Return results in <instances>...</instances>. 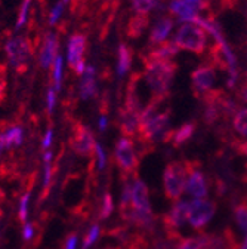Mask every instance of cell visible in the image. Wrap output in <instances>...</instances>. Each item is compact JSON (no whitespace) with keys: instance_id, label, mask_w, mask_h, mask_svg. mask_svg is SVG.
Here are the masks:
<instances>
[{"instance_id":"obj_1","label":"cell","mask_w":247,"mask_h":249,"mask_svg":"<svg viewBox=\"0 0 247 249\" xmlns=\"http://www.w3.org/2000/svg\"><path fill=\"white\" fill-rule=\"evenodd\" d=\"M176 69L170 59H145V80L152 90V97L167 95Z\"/></svg>"},{"instance_id":"obj_2","label":"cell","mask_w":247,"mask_h":249,"mask_svg":"<svg viewBox=\"0 0 247 249\" xmlns=\"http://www.w3.org/2000/svg\"><path fill=\"white\" fill-rule=\"evenodd\" d=\"M132 205H133V215L131 224L144 229L147 231L154 230V212L149 203V193L148 187L144 181L135 177L132 184Z\"/></svg>"},{"instance_id":"obj_3","label":"cell","mask_w":247,"mask_h":249,"mask_svg":"<svg viewBox=\"0 0 247 249\" xmlns=\"http://www.w3.org/2000/svg\"><path fill=\"white\" fill-rule=\"evenodd\" d=\"M188 178V168L187 160H175L167 163L163 172V187H165V196L176 202L183 195L185 187H187Z\"/></svg>"},{"instance_id":"obj_4","label":"cell","mask_w":247,"mask_h":249,"mask_svg":"<svg viewBox=\"0 0 247 249\" xmlns=\"http://www.w3.org/2000/svg\"><path fill=\"white\" fill-rule=\"evenodd\" d=\"M114 158L117 162V166L121 171L123 178H128L131 175L136 177L138 168H139V158L135 150V144L131 138L121 137L114 148Z\"/></svg>"},{"instance_id":"obj_5","label":"cell","mask_w":247,"mask_h":249,"mask_svg":"<svg viewBox=\"0 0 247 249\" xmlns=\"http://www.w3.org/2000/svg\"><path fill=\"white\" fill-rule=\"evenodd\" d=\"M173 42L179 49L191 51L194 53H201L206 48L207 36L201 27H198L194 22H187L181 25Z\"/></svg>"},{"instance_id":"obj_6","label":"cell","mask_w":247,"mask_h":249,"mask_svg":"<svg viewBox=\"0 0 247 249\" xmlns=\"http://www.w3.org/2000/svg\"><path fill=\"white\" fill-rule=\"evenodd\" d=\"M8 59L16 73H25L30 58L33 55V45L27 37H14L5 46Z\"/></svg>"},{"instance_id":"obj_7","label":"cell","mask_w":247,"mask_h":249,"mask_svg":"<svg viewBox=\"0 0 247 249\" xmlns=\"http://www.w3.org/2000/svg\"><path fill=\"white\" fill-rule=\"evenodd\" d=\"M188 211L190 203L187 200H176L170 211L163 216V226L166 234L172 239H181L178 230L183 227L185 223H188Z\"/></svg>"},{"instance_id":"obj_8","label":"cell","mask_w":247,"mask_h":249,"mask_svg":"<svg viewBox=\"0 0 247 249\" xmlns=\"http://www.w3.org/2000/svg\"><path fill=\"white\" fill-rule=\"evenodd\" d=\"M216 212V203L207 199H194L190 203L188 221L194 230L201 231Z\"/></svg>"},{"instance_id":"obj_9","label":"cell","mask_w":247,"mask_h":249,"mask_svg":"<svg viewBox=\"0 0 247 249\" xmlns=\"http://www.w3.org/2000/svg\"><path fill=\"white\" fill-rule=\"evenodd\" d=\"M70 145L76 154L80 156H90L95 151V138L90 129L83 124L82 122H74L73 129H71V137H70Z\"/></svg>"},{"instance_id":"obj_10","label":"cell","mask_w":247,"mask_h":249,"mask_svg":"<svg viewBox=\"0 0 247 249\" xmlns=\"http://www.w3.org/2000/svg\"><path fill=\"white\" fill-rule=\"evenodd\" d=\"M187 168H188V178H187L185 192L191 195L194 199H207V193H209L207 178L201 171L200 163L197 160H187Z\"/></svg>"},{"instance_id":"obj_11","label":"cell","mask_w":247,"mask_h":249,"mask_svg":"<svg viewBox=\"0 0 247 249\" xmlns=\"http://www.w3.org/2000/svg\"><path fill=\"white\" fill-rule=\"evenodd\" d=\"M86 51V36L82 33H76L71 36L68 42V64L76 74H83L86 70L84 55Z\"/></svg>"},{"instance_id":"obj_12","label":"cell","mask_w":247,"mask_h":249,"mask_svg":"<svg viewBox=\"0 0 247 249\" xmlns=\"http://www.w3.org/2000/svg\"><path fill=\"white\" fill-rule=\"evenodd\" d=\"M216 79V71L212 66H200L197 67L193 74H191V82H193V89L196 95H204L210 90Z\"/></svg>"},{"instance_id":"obj_13","label":"cell","mask_w":247,"mask_h":249,"mask_svg":"<svg viewBox=\"0 0 247 249\" xmlns=\"http://www.w3.org/2000/svg\"><path fill=\"white\" fill-rule=\"evenodd\" d=\"M206 6L204 0H173L170 3V11L181 21L190 22L194 17H197V12Z\"/></svg>"},{"instance_id":"obj_14","label":"cell","mask_w":247,"mask_h":249,"mask_svg":"<svg viewBox=\"0 0 247 249\" xmlns=\"http://www.w3.org/2000/svg\"><path fill=\"white\" fill-rule=\"evenodd\" d=\"M238 240L231 229H225L221 233L206 234L201 249H238Z\"/></svg>"},{"instance_id":"obj_15","label":"cell","mask_w":247,"mask_h":249,"mask_svg":"<svg viewBox=\"0 0 247 249\" xmlns=\"http://www.w3.org/2000/svg\"><path fill=\"white\" fill-rule=\"evenodd\" d=\"M139 117L141 113L139 111H129L126 108L120 110V131L125 137H133L138 132L139 128Z\"/></svg>"},{"instance_id":"obj_16","label":"cell","mask_w":247,"mask_h":249,"mask_svg":"<svg viewBox=\"0 0 247 249\" xmlns=\"http://www.w3.org/2000/svg\"><path fill=\"white\" fill-rule=\"evenodd\" d=\"M56 49H58V39L52 31H49V33L45 36V42H43V46L40 51V66L43 69L50 67V64L55 61V58L58 55Z\"/></svg>"},{"instance_id":"obj_17","label":"cell","mask_w":247,"mask_h":249,"mask_svg":"<svg viewBox=\"0 0 247 249\" xmlns=\"http://www.w3.org/2000/svg\"><path fill=\"white\" fill-rule=\"evenodd\" d=\"M97 93V80H95V69L87 66L79 86V95L82 100H90Z\"/></svg>"},{"instance_id":"obj_18","label":"cell","mask_w":247,"mask_h":249,"mask_svg":"<svg viewBox=\"0 0 247 249\" xmlns=\"http://www.w3.org/2000/svg\"><path fill=\"white\" fill-rule=\"evenodd\" d=\"M24 132L18 126H11L8 129H3L0 132V153H3L8 148L18 147L22 144Z\"/></svg>"},{"instance_id":"obj_19","label":"cell","mask_w":247,"mask_h":249,"mask_svg":"<svg viewBox=\"0 0 247 249\" xmlns=\"http://www.w3.org/2000/svg\"><path fill=\"white\" fill-rule=\"evenodd\" d=\"M194 132H196V123L194 122H187V123L181 124L178 129L170 132L169 142H172L173 147H181V145H183L185 142L193 138Z\"/></svg>"},{"instance_id":"obj_20","label":"cell","mask_w":247,"mask_h":249,"mask_svg":"<svg viewBox=\"0 0 247 249\" xmlns=\"http://www.w3.org/2000/svg\"><path fill=\"white\" fill-rule=\"evenodd\" d=\"M173 27V21L170 18H162L149 33V43H162L167 39L170 30Z\"/></svg>"},{"instance_id":"obj_21","label":"cell","mask_w":247,"mask_h":249,"mask_svg":"<svg viewBox=\"0 0 247 249\" xmlns=\"http://www.w3.org/2000/svg\"><path fill=\"white\" fill-rule=\"evenodd\" d=\"M178 51L179 48L175 45V42H166V43H162L154 51H151L148 58L149 59H170L178 53Z\"/></svg>"},{"instance_id":"obj_22","label":"cell","mask_w":247,"mask_h":249,"mask_svg":"<svg viewBox=\"0 0 247 249\" xmlns=\"http://www.w3.org/2000/svg\"><path fill=\"white\" fill-rule=\"evenodd\" d=\"M132 64V51L126 45H120L118 48V64H117V73L118 76H125Z\"/></svg>"},{"instance_id":"obj_23","label":"cell","mask_w":247,"mask_h":249,"mask_svg":"<svg viewBox=\"0 0 247 249\" xmlns=\"http://www.w3.org/2000/svg\"><path fill=\"white\" fill-rule=\"evenodd\" d=\"M147 25H148V18L145 15H136V17H133L131 19V22H129V30H128L129 37H133V39L139 37Z\"/></svg>"},{"instance_id":"obj_24","label":"cell","mask_w":247,"mask_h":249,"mask_svg":"<svg viewBox=\"0 0 247 249\" xmlns=\"http://www.w3.org/2000/svg\"><path fill=\"white\" fill-rule=\"evenodd\" d=\"M206 234H198V236H191V237H183L178 240L176 249H201L204 243Z\"/></svg>"},{"instance_id":"obj_25","label":"cell","mask_w":247,"mask_h":249,"mask_svg":"<svg viewBox=\"0 0 247 249\" xmlns=\"http://www.w3.org/2000/svg\"><path fill=\"white\" fill-rule=\"evenodd\" d=\"M234 129L243 137H247V108H241L234 114Z\"/></svg>"},{"instance_id":"obj_26","label":"cell","mask_w":247,"mask_h":249,"mask_svg":"<svg viewBox=\"0 0 247 249\" xmlns=\"http://www.w3.org/2000/svg\"><path fill=\"white\" fill-rule=\"evenodd\" d=\"M234 216L240 230L247 233V202H241L234 208Z\"/></svg>"},{"instance_id":"obj_27","label":"cell","mask_w":247,"mask_h":249,"mask_svg":"<svg viewBox=\"0 0 247 249\" xmlns=\"http://www.w3.org/2000/svg\"><path fill=\"white\" fill-rule=\"evenodd\" d=\"M178 240L179 239H172L169 236H166V237H157V239H154L152 246L149 249H176Z\"/></svg>"},{"instance_id":"obj_28","label":"cell","mask_w":247,"mask_h":249,"mask_svg":"<svg viewBox=\"0 0 247 249\" xmlns=\"http://www.w3.org/2000/svg\"><path fill=\"white\" fill-rule=\"evenodd\" d=\"M53 79H55V88L56 90L61 89V83H63V56L56 55L53 61Z\"/></svg>"},{"instance_id":"obj_29","label":"cell","mask_w":247,"mask_h":249,"mask_svg":"<svg viewBox=\"0 0 247 249\" xmlns=\"http://www.w3.org/2000/svg\"><path fill=\"white\" fill-rule=\"evenodd\" d=\"M114 205H113V197L110 193H105L102 197V203H101V211H99V218L101 220H107V218L113 213Z\"/></svg>"},{"instance_id":"obj_30","label":"cell","mask_w":247,"mask_h":249,"mask_svg":"<svg viewBox=\"0 0 247 249\" xmlns=\"http://www.w3.org/2000/svg\"><path fill=\"white\" fill-rule=\"evenodd\" d=\"M156 5V0H133V9L139 15H147Z\"/></svg>"},{"instance_id":"obj_31","label":"cell","mask_w":247,"mask_h":249,"mask_svg":"<svg viewBox=\"0 0 247 249\" xmlns=\"http://www.w3.org/2000/svg\"><path fill=\"white\" fill-rule=\"evenodd\" d=\"M99 226H92L90 229H89V231L86 233V236H84V242H83V249H89L92 245H94L95 242H97V239H98V236H99Z\"/></svg>"},{"instance_id":"obj_32","label":"cell","mask_w":247,"mask_h":249,"mask_svg":"<svg viewBox=\"0 0 247 249\" xmlns=\"http://www.w3.org/2000/svg\"><path fill=\"white\" fill-rule=\"evenodd\" d=\"M30 5H32V0H24L21 8H19V17H18V22H16V30L22 28L27 22V15L30 11Z\"/></svg>"},{"instance_id":"obj_33","label":"cell","mask_w":247,"mask_h":249,"mask_svg":"<svg viewBox=\"0 0 247 249\" xmlns=\"http://www.w3.org/2000/svg\"><path fill=\"white\" fill-rule=\"evenodd\" d=\"M28 202H30V190L24 195V197L21 199V205H19V220L24 224L27 221V209H28Z\"/></svg>"},{"instance_id":"obj_34","label":"cell","mask_w":247,"mask_h":249,"mask_svg":"<svg viewBox=\"0 0 247 249\" xmlns=\"http://www.w3.org/2000/svg\"><path fill=\"white\" fill-rule=\"evenodd\" d=\"M6 97V69L2 66L0 70V103H2Z\"/></svg>"},{"instance_id":"obj_35","label":"cell","mask_w":247,"mask_h":249,"mask_svg":"<svg viewBox=\"0 0 247 249\" xmlns=\"http://www.w3.org/2000/svg\"><path fill=\"white\" fill-rule=\"evenodd\" d=\"M95 154H97V160H98V168L99 169H104L105 165H107V158H105V153H104L102 147L98 142L95 145Z\"/></svg>"},{"instance_id":"obj_36","label":"cell","mask_w":247,"mask_h":249,"mask_svg":"<svg viewBox=\"0 0 247 249\" xmlns=\"http://www.w3.org/2000/svg\"><path fill=\"white\" fill-rule=\"evenodd\" d=\"M232 147L235 148V151L240 156H244V158H247V141L246 140H235V141H232Z\"/></svg>"},{"instance_id":"obj_37","label":"cell","mask_w":247,"mask_h":249,"mask_svg":"<svg viewBox=\"0 0 247 249\" xmlns=\"http://www.w3.org/2000/svg\"><path fill=\"white\" fill-rule=\"evenodd\" d=\"M63 8H64V3H58L55 8H53V11L50 12V18H49V22L53 25L58 19H59V17H61V14H63Z\"/></svg>"},{"instance_id":"obj_38","label":"cell","mask_w":247,"mask_h":249,"mask_svg":"<svg viewBox=\"0 0 247 249\" xmlns=\"http://www.w3.org/2000/svg\"><path fill=\"white\" fill-rule=\"evenodd\" d=\"M53 107H55V89H49L48 90V101H46V108H48V113H52L53 111Z\"/></svg>"},{"instance_id":"obj_39","label":"cell","mask_w":247,"mask_h":249,"mask_svg":"<svg viewBox=\"0 0 247 249\" xmlns=\"http://www.w3.org/2000/svg\"><path fill=\"white\" fill-rule=\"evenodd\" d=\"M76 245H77V236L76 234H70L66 240V246L64 249H76Z\"/></svg>"},{"instance_id":"obj_40","label":"cell","mask_w":247,"mask_h":249,"mask_svg":"<svg viewBox=\"0 0 247 249\" xmlns=\"http://www.w3.org/2000/svg\"><path fill=\"white\" fill-rule=\"evenodd\" d=\"M33 233H34V229H33V226H32V224H25V226H24V231H22V236H24V239H25V240L32 239Z\"/></svg>"},{"instance_id":"obj_41","label":"cell","mask_w":247,"mask_h":249,"mask_svg":"<svg viewBox=\"0 0 247 249\" xmlns=\"http://www.w3.org/2000/svg\"><path fill=\"white\" fill-rule=\"evenodd\" d=\"M52 137H53V132L49 129V131L46 132V135H45V140H43V144H42L45 150H46V148H48V147L52 144Z\"/></svg>"},{"instance_id":"obj_42","label":"cell","mask_w":247,"mask_h":249,"mask_svg":"<svg viewBox=\"0 0 247 249\" xmlns=\"http://www.w3.org/2000/svg\"><path fill=\"white\" fill-rule=\"evenodd\" d=\"M240 98H241L244 103H247V85H244V86L240 89Z\"/></svg>"},{"instance_id":"obj_43","label":"cell","mask_w":247,"mask_h":249,"mask_svg":"<svg viewBox=\"0 0 247 249\" xmlns=\"http://www.w3.org/2000/svg\"><path fill=\"white\" fill-rule=\"evenodd\" d=\"M105 126H107V117H105V116H102V117L99 119V129H101V131H104V129H105Z\"/></svg>"},{"instance_id":"obj_44","label":"cell","mask_w":247,"mask_h":249,"mask_svg":"<svg viewBox=\"0 0 247 249\" xmlns=\"http://www.w3.org/2000/svg\"><path fill=\"white\" fill-rule=\"evenodd\" d=\"M238 249H247V236H246V239H244V242L240 245V248Z\"/></svg>"},{"instance_id":"obj_45","label":"cell","mask_w":247,"mask_h":249,"mask_svg":"<svg viewBox=\"0 0 247 249\" xmlns=\"http://www.w3.org/2000/svg\"><path fill=\"white\" fill-rule=\"evenodd\" d=\"M68 2H70V0H63V3H64V5H66V3H68Z\"/></svg>"},{"instance_id":"obj_46","label":"cell","mask_w":247,"mask_h":249,"mask_svg":"<svg viewBox=\"0 0 247 249\" xmlns=\"http://www.w3.org/2000/svg\"><path fill=\"white\" fill-rule=\"evenodd\" d=\"M0 3H2V0H0Z\"/></svg>"},{"instance_id":"obj_47","label":"cell","mask_w":247,"mask_h":249,"mask_svg":"<svg viewBox=\"0 0 247 249\" xmlns=\"http://www.w3.org/2000/svg\"><path fill=\"white\" fill-rule=\"evenodd\" d=\"M246 85H247V83H246Z\"/></svg>"}]
</instances>
